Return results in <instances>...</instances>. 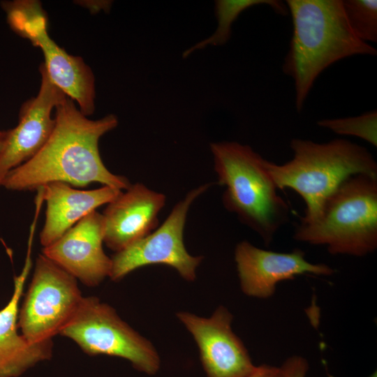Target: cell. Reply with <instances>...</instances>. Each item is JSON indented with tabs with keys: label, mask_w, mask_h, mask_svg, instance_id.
<instances>
[{
	"label": "cell",
	"mask_w": 377,
	"mask_h": 377,
	"mask_svg": "<svg viewBox=\"0 0 377 377\" xmlns=\"http://www.w3.org/2000/svg\"><path fill=\"white\" fill-rule=\"evenodd\" d=\"M55 124L41 149L31 159L9 172L1 186L10 191L38 190L52 182L84 187L100 183L120 190L131 183L112 173L101 158L98 142L118 124L115 115L87 118L67 96L55 107Z\"/></svg>",
	"instance_id": "cell-1"
},
{
	"label": "cell",
	"mask_w": 377,
	"mask_h": 377,
	"mask_svg": "<svg viewBox=\"0 0 377 377\" xmlns=\"http://www.w3.org/2000/svg\"><path fill=\"white\" fill-rule=\"evenodd\" d=\"M286 4L293 31L282 70L293 80L295 107L300 112L325 69L353 55L375 56L377 50L353 32L342 0H287Z\"/></svg>",
	"instance_id": "cell-2"
},
{
	"label": "cell",
	"mask_w": 377,
	"mask_h": 377,
	"mask_svg": "<svg viewBox=\"0 0 377 377\" xmlns=\"http://www.w3.org/2000/svg\"><path fill=\"white\" fill-rule=\"evenodd\" d=\"M290 148V161L277 165L266 160L265 167L277 188H291L304 200L302 222L314 219L325 199L350 177H377V163L371 153L345 139L318 143L295 138Z\"/></svg>",
	"instance_id": "cell-3"
},
{
	"label": "cell",
	"mask_w": 377,
	"mask_h": 377,
	"mask_svg": "<svg viewBox=\"0 0 377 377\" xmlns=\"http://www.w3.org/2000/svg\"><path fill=\"white\" fill-rule=\"evenodd\" d=\"M218 183L226 186L222 201L240 221L269 246L289 219V207L278 195L265 159L251 147L237 142L210 144Z\"/></svg>",
	"instance_id": "cell-4"
},
{
	"label": "cell",
	"mask_w": 377,
	"mask_h": 377,
	"mask_svg": "<svg viewBox=\"0 0 377 377\" xmlns=\"http://www.w3.org/2000/svg\"><path fill=\"white\" fill-rule=\"evenodd\" d=\"M294 239L325 245L332 254L364 256L377 247V177L355 175L325 200L316 217L296 227Z\"/></svg>",
	"instance_id": "cell-5"
},
{
	"label": "cell",
	"mask_w": 377,
	"mask_h": 377,
	"mask_svg": "<svg viewBox=\"0 0 377 377\" xmlns=\"http://www.w3.org/2000/svg\"><path fill=\"white\" fill-rule=\"evenodd\" d=\"M60 334L73 340L88 355L124 358L148 375L156 374L160 369V357L152 343L96 297H83Z\"/></svg>",
	"instance_id": "cell-6"
},
{
	"label": "cell",
	"mask_w": 377,
	"mask_h": 377,
	"mask_svg": "<svg viewBox=\"0 0 377 377\" xmlns=\"http://www.w3.org/2000/svg\"><path fill=\"white\" fill-rule=\"evenodd\" d=\"M1 7L12 30L42 50L43 64L52 82L76 101L84 115L91 114L95 98L92 71L82 58L69 54L50 37L41 3L33 0L7 1L1 2Z\"/></svg>",
	"instance_id": "cell-7"
},
{
	"label": "cell",
	"mask_w": 377,
	"mask_h": 377,
	"mask_svg": "<svg viewBox=\"0 0 377 377\" xmlns=\"http://www.w3.org/2000/svg\"><path fill=\"white\" fill-rule=\"evenodd\" d=\"M83 296L77 279L43 254L19 309L18 328L30 343L52 341L75 314Z\"/></svg>",
	"instance_id": "cell-8"
},
{
	"label": "cell",
	"mask_w": 377,
	"mask_h": 377,
	"mask_svg": "<svg viewBox=\"0 0 377 377\" xmlns=\"http://www.w3.org/2000/svg\"><path fill=\"white\" fill-rule=\"evenodd\" d=\"M211 186L205 184L191 189L172 208L167 219L156 230L116 252L111 258L109 277L119 281L135 269L154 264L174 268L187 281H194L202 256L189 254L184 243V230L192 203Z\"/></svg>",
	"instance_id": "cell-9"
},
{
	"label": "cell",
	"mask_w": 377,
	"mask_h": 377,
	"mask_svg": "<svg viewBox=\"0 0 377 377\" xmlns=\"http://www.w3.org/2000/svg\"><path fill=\"white\" fill-rule=\"evenodd\" d=\"M195 341L207 377H247L255 369L241 339L232 332V315L224 306L209 318L177 313Z\"/></svg>",
	"instance_id": "cell-10"
},
{
	"label": "cell",
	"mask_w": 377,
	"mask_h": 377,
	"mask_svg": "<svg viewBox=\"0 0 377 377\" xmlns=\"http://www.w3.org/2000/svg\"><path fill=\"white\" fill-rule=\"evenodd\" d=\"M40 72L38 95L22 105L17 125L8 130L0 155V187L9 172L31 159L47 142L55 124L52 112L66 96L52 82L43 64Z\"/></svg>",
	"instance_id": "cell-11"
},
{
	"label": "cell",
	"mask_w": 377,
	"mask_h": 377,
	"mask_svg": "<svg viewBox=\"0 0 377 377\" xmlns=\"http://www.w3.org/2000/svg\"><path fill=\"white\" fill-rule=\"evenodd\" d=\"M104 223L96 210L79 221L43 254L87 286L110 276L112 260L103 251Z\"/></svg>",
	"instance_id": "cell-12"
},
{
	"label": "cell",
	"mask_w": 377,
	"mask_h": 377,
	"mask_svg": "<svg viewBox=\"0 0 377 377\" xmlns=\"http://www.w3.org/2000/svg\"><path fill=\"white\" fill-rule=\"evenodd\" d=\"M235 260L242 290L258 298L272 296L279 282L298 275L329 276L334 273L327 265L307 261L300 249L279 253L256 247L247 241L237 245Z\"/></svg>",
	"instance_id": "cell-13"
},
{
	"label": "cell",
	"mask_w": 377,
	"mask_h": 377,
	"mask_svg": "<svg viewBox=\"0 0 377 377\" xmlns=\"http://www.w3.org/2000/svg\"><path fill=\"white\" fill-rule=\"evenodd\" d=\"M165 195L142 183H135L109 202L103 212L106 246L120 251L150 234L156 228Z\"/></svg>",
	"instance_id": "cell-14"
},
{
	"label": "cell",
	"mask_w": 377,
	"mask_h": 377,
	"mask_svg": "<svg viewBox=\"0 0 377 377\" xmlns=\"http://www.w3.org/2000/svg\"><path fill=\"white\" fill-rule=\"evenodd\" d=\"M32 238L30 236L24 267L18 276H14L13 295L0 310V377H18L36 364L50 359L52 355V341L32 344L17 331L19 304L32 265Z\"/></svg>",
	"instance_id": "cell-15"
},
{
	"label": "cell",
	"mask_w": 377,
	"mask_h": 377,
	"mask_svg": "<svg viewBox=\"0 0 377 377\" xmlns=\"http://www.w3.org/2000/svg\"><path fill=\"white\" fill-rule=\"evenodd\" d=\"M41 189L46 202L45 220L40 233L43 247L57 241L82 219L122 192L108 186L82 190L59 182L47 184Z\"/></svg>",
	"instance_id": "cell-16"
},
{
	"label": "cell",
	"mask_w": 377,
	"mask_h": 377,
	"mask_svg": "<svg viewBox=\"0 0 377 377\" xmlns=\"http://www.w3.org/2000/svg\"><path fill=\"white\" fill-rule=\"evenodd\" d=\"M214 5L217 20L216 29L208 38L186 50L182 54L184 58L188 57L194 51L203 49L208 45L219 46L226 44L231 37L232 24L240 13L250 7L267 5L278 14L284 15L288 13L286 3L276 0H217L215 1Z\"/></svg>",
	"instance_id": "cell-17"
},
{
	"label": "cell",
	"mask_w": 377,
	"mask_h": 377,
	"mask_svg": "<svg viewBox=\"0 0 377 377\" xmlns=\"http://www.w3.org/2000/svg\"><path fill=\"white\" fill-rule=\"evenodd\" d=\"M343 11L348 24L361 40L377 41V1L343 0Z\"/></svg>",
	"instance_id": "cell-18"
},
{
	"label": "cell",
	"mask_w": 377,
	"mask_h": 377,
	"mask_svg": "<svg viewBox=\"0 0 377 377\" xmlns=\"http://www.w3.org/2000/svg\"><path fill=\"white\" fill-rule=\"evenodd\" d=\"M320 127L339 135H353L377 146V110L361 115L346 118L322 119L318 121Z\"/></svg>",
	"instance_id": "cell-19"
},
{
	"label": "cell",
	"mask_w": 377,
	"mask_h": 377,
	"mask_svg": "<svg viewBox=\"0 0 377 377\" xmlns=\"http://www.w3.org/2000/svg\"><path fill=\"white\" fill-rule=\"evenodd\" d=\"M280 368L282 377H306L309 363L304 357L294 355L287 358Z\"/></svg>",
	"instance_id": "cell-20"
},
{
	"label": "cell",
	"mask_w": 377,
	"mask_h": 377,
	"mask_svg": "<svg viewBox=\"0 0 377 377\" xmlns=\"http://www.w3.org/2000/svg\"><path fill=\"white\" fill-rule=\"evenodd\" d=\"M247 377H282V372L280 367L261 364L256 366Z\"/></svg>",
	"instance_id": "cell-21"
},
{
	"label": "cell",
	"mask_w": 377,
	"mask_h": 377,
	"mask_svg": "<svg viewBox=\"0 0 377 377\" xmlns=\"http://www.w3.org/2000/svg\"><path fill=\"white\" fill-rule=\"evenodd\" d=\"M8 135V130L0 131V155L5 147Z\"/></svg>",
	"instance_id": "cell-22"
},
{
	"label": "cell",
	"mask_w": 377,
	"mask_h": 377,
	"mask_svg": "<svg viewBox=\"0 0 377 377\" xmlns=\"http://www.w3.org/2000/svg\"><path fill=\"white\" fill-rule=\"evenodd\" d=\"M376 371H375V372H374L371 376H369V377H376Z\"/></svg>",
	"instance_id": "cell-23"
}]
</instances>
